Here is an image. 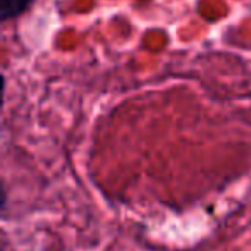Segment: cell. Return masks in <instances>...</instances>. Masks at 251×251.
Here are the masks:
<instances>
[{"label": "cell", "mask_w": 251, "mask_h": 251, "mask_svg": "<svg viewBox=\"0 0 251 251\" xmlns=\"http://www.w3.org/2000/svg\"><path fill=\"white\" fill-rule=\"evenodd\" d=\"M33 2L35 0H0V19L9 21L18 18L31 7Z\"/></svg>", "instance_id": "6da1fadb"}]
</instances>
